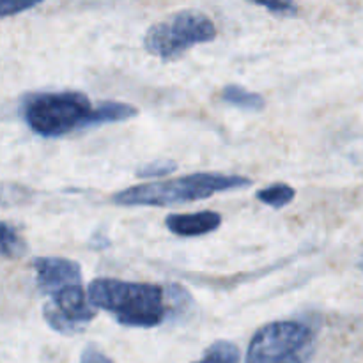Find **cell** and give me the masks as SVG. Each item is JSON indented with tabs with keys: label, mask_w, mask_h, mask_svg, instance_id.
Returning a JSON list of instances; mask_svg holds the SVG:
<instances>
[{
	"label": "cell",
	"mask_w": 363,
	"mask_h": 363,
	"mask_svg": "<svg viewBox=\"0 0 363 363\" xmlns=\"http://www.w3.org/2000/svg\"><path fill=\"white\" fill-rule=\"evenodd\" d=\"M177 169L176 162H170V160H162V162L149 163V165L140 167L137 170L138 177H144V179H149V177H162L167 176V174L174 172Z\"/></svg>",
	"instance_id": "5bb4252c"
},
{
	"label": "cell",
	"mask_w": 363,
	"mask_h": 363,
	"mask_svg": "<svg viewBox=\"0 0 363 363\" xmlns=\"http://www.w3.org/2000/svg\"><path fill=\"white\" fill-rule=\"evenodd\" d=\"M25 252V243L20 234L9 223L0 222V255L2 257H20Z\"/></svg>",
	"instance_id": "4fadbf2b"
},
{
	"label": "cell",
	"mask_w": 363,
	"mask_h": 363,
	"mask_svg": "<svg viewBox=\"0 0 363 363\" xmlns=\"http://www.w3.org/2000/svg\"><path fill=\"white\" fill-rule=\"evenodd\" d=\"M167 229L181 238L204 236L222 225V215L216 211H199L188 215H169L165 218Z\"/></svg>",
	"instance_id": "ba28073f"
},
{
	"label": "cell",
	"mask_w": 363,
	"mask_h": 363,
	"mask_svg": "<svg viewBox=\"0 0 363 363\" xmlns=\"http://www.w3.org/2000/svg\"><path fill=\"white\" fill-rule=\"evenodd\" d=\"M194 363H241L240 350L233 342L218 340L206 351L201 360Z\"/></svg>",
	"instance_id": "7c38bea8"
},
{
	"label": "cell",
	"mask_w": 363,
	"mask_h": 363,
	"mask_svg": "<svg viewBox=\"0 0 363 363\" xmlns=\"http://www.w3.org/2000/svg\"><path fill=\"white\" fill-rule=\"evenodd\" d=\"M28 190L18 184H0V206H16L27 199Z\"/></svg>",
	"instance_id": "9a60e30c"
},
{
	"label": "cell",
	"mask_w": 363,
	"mask_h": 363,
	"mask_svg": "<svg viewBox=\"0 0 363 363\" xmlns=\"http://www.w3.org/2000/svg\"><path fill=\"white\" fill-rule=\"evenodd\" d=\"M216 38V27L199 11H181L167 20L152 25L144 38V46L151 55L172 60L201 43Z\"/></svg>",
	"instance_id": "5b68a950"
},
{
	"label": "cell",
	"mask_w": 363,
	"mask_h": 363,
	"mask_svg": "<svg viewBox=\"0 0 363 363\" xmlns=\"http://www.w3.org/2000/svg\"><path fill=\"white\" fill-rule=\"evenodd\" d=\"M314 347L315 333L305 323H269L252 339L247 363H308Z\"/></svg>",
	"instance_id": "277c9868"
},
{
	"label": "cell",
	"mask_w": 363,
	"mask_h": 363,
	"mask_svg": "<svg viewBox=\"0 0 363 363\" xmlns=\"http://www.w3.org/2000/svg\"><path fill=\"white\" fill-rule=\"evenodd\" d=\"M35 282L43 294H53L64 287L82 284V268L78 262L64 257H35Z\"/></svg>",
	"instance_id": "52a82bcc"
},
{
	"label": "cell",
	"mask_w": 363,
	"mask_h": 363,
	"mask_svg": "<svg viewBox=\"0 0 363 363\" xmlns=\"http://www.w3.org/2000/svg\"><path fill=\"white\" fill-rule=\"evenodd\" d=\"M252 181L243 176L223 174H191L177 179L131 186L113 195L117 206H176L183 202L202 201L222 191L250 186Z\"/></svg>",
	"instance_id": "7a4b0ae2"
},
{
	"label": "cell",
	"mask_w": 363,
	"mask_h": 363,
	"mask_svg": "<svg viewBox=\"0 0 363 363\" xmlns=\"http://www.w3.org/2000/svg\"><path fill=\"white\" fill-rule=\"evenodd\" d=\"M167 291L156 284L96 279L89 286L92 307L110 312L124 326L152 328L167 319Z\"/></svg>",
	"instance_id": "6da1fadb"
},
{
	"label": "cell",
	"mask_w": 363,
	"mask_h": 363,
	"mask_svg": "<svg viewBox=\"0 0 363 363\" xmlns=\"http://www.w3.org/2000/svg\"><path fill=\"white\" fill-rule=\"evenodd\" d=\"M38 4L35 2H13V0H0V20L7 16H13V14L23 13V11L32 9Z\"/></svg>",
	"instance_id": "2e32d148"
},
{
	"label": "cell",
	"mask_w": 363,
	"mask_h": 363,
	"mask_svg": "<svg viewBox=\"0 0 363 363\" xmlns=\"http://www.w3.org/2000/svg\"><path fill=\"white\" fill-rule=\"evenodd\" d=\"M43 318L55 332L77 335L96 318V308L89 301L82 284H77L50 294V300L43 307Z\"/></svg>",
	"instance_id": "8992f818"
},
{
	"label": "cell",
	"mask_w": 363,
	"mask_h": 363,
	"mask_svg": "<svg viewBox=\"0 0 363 363\" xmlns=\"http://www.w3.org/2000/svg\"><path fill=\"white\" fill-rule=\"evenodd\" d=\"M138 116V110L130 103H119V101H103L92 110L91 117H89L87 128L92 126H103V124L112 123H123V121L133 119Z\"/></svg>",
	"instance_id": "9c48e42d"
},
{
	"label": "cell",
	"mask_w": 363,
	"mask_h": 363,
	"mask_svg": "<svg viewBox=\"0 0 363 363\" xmlns=\"http://www.w3.org/2000/svg\"><path fill=\"white\" fill-rule=\"evenodd\" d=\"M92 110L91 99L84 92L60 91L28 96L21 113L34 133L55 138L87 128Z\"/></svg>",
	"instance_id": "3957f363"
},
{
	"label": "cell",
	"mask_w": 363,
	"mask_h": 363,
	"mask_svg": "<svg viewBox=\"0 0 363 363\" xmlns=\"http://www.w3.org/2000/svg\"><path fill=\"white\" fill-rule=\"evenodd\" d=\"M80 363H113V362L110 360L108 357H105V354H103L98 347L89 346V347H85V351L82 353Z\"/></svg>",
	"instance_id": "e0dca14e"
},
{
	"label": "cell",
	"mask_w": 363,
	"mask_h": 363,
	"mask_svg": "<svg viewBox=\"0 0 363 363\" xmlns=\"http://www.w3.org/2000/svg\"><path fill=\"white\" fill-rule=\"evenodd\" d=\"M259 6H262L264 9L272 11V13H277V14H284V16H293V14H296V6L291 2H269V4H259Z\"/></svg>",
	"instance_id": "ac0fdd59"
},
{
	"label": "cell",
	"mask_w": 363,
	"mask_h": 363,
	"mask_svg": "<svg viewBox=\"0 0 363 363\" xmlns=\"http://www.w3.org/2000/svg\"><path fill=\"white\" fill-rule=\"evenodd\" d=\"M222 99L229 105L238 106V108L243 110H250V112H259L266 106L264 98L257 92L247 91L241 85H227L225 89L222 91Z\"/></svg>",
	"instance_id": "30bf717a"
},
{
	"label": "cell",
	"mask_w": 363,
	"mask_h": 363,
	"mask_svg": "<svg viewBox=\"0 0 363 363\" xmlns=\"http://www.w3.org/2000/svg\"><path fill=\"white\" fill-rule=\"evenodd\" d=\"M296 195L293 186L286 183H275L268 188H262V190L257 191V199L266 206H272V208L280 209L284 206L291 204Z\"/></svg>",
	"instance_id": "8fae6325"
}]
</instances>
